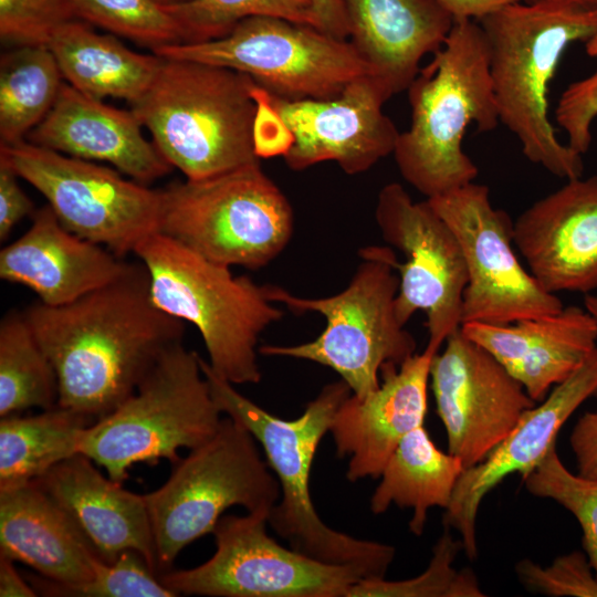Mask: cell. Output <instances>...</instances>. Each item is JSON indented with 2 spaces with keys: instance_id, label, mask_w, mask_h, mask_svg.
<instances>
[{
  "instance_id": "obj_1",
  "label": "cell",
  "mask_w": 597,
  "mask_h": 597,
  "mask_svg": "<svg viewBox=\"0 0 597 597\" xmlns=\"http://www.w3.org/2000/svg\"><path fill=\"white\" fill-rule=\"evenodd\" d=\"M23 313L55 368L59 406L94 421L132 396L185 334V322L154 303L139 260L73 302Z\"/></svg>"
},
{
  "instance_id": "obj_2",
  "label": "cell",
  "mask_w": 597,
  "mask_h": 597,
  "mask_svg": "<svg viewBox=\"0 0 597 597\" xmlns=\"http://www.w3.org/2000/svg\"><path fill=\"white\" fill-rule=\"evenodd\" d=\"M478 22L489 43L500 123L517 137L533 164L566 180L582 177V155L558 140L548 117V94L568 45L586 42L597 31V8L519 1Z\"/></svg>"
},
{
  "instance_id": "obj_3",
  "label": "cell",
  "mask_w": 597,
  "mask_h": 597,
  "mask_svg": "<svg viewBox=\"0 0 597 597\" xmlns=\"http://www.w3.org/2000/svg\"><path fill=\"white\" fill-rule=\"evenodd\" d=\"M407 91L411 123L392 153L402 178L427 198L474 181L479 169L462 149L464 133L471 124L486 133L500 123L489 43L479 22L454 21Z\"/></svg>"
},
{
  "instance_id": "obj_4",
  "label": "cell",
  "mask_w": 597,
  "mask_h": 597,
  "mask_svg": "<svg viewBox=\"0 0 597 597\" xmlns=\"http://www.w3.org/2000/svg\"><path fill=\"white\" fill-rule=\"evenodd\" d=\"M200 367L222 413L253 434L275 473L281 496L268 517L273 531L286 540L290 547L308 557L359 567L369 578L385 577L396 548L331 528L318 516L310 493V474L317 447L329 431L338 407L352 394L346 383L341 379L325 385L298 418L285 420L239 392L202 357Z\"/></svg>"
},
{
  "instance_id": "obj_5",
  "label": "cell",
  "mask_w": 597,
  "mask_h": 597,
  "mask_svg": "<svg viewBox=\"0 0 597 597\" xmlns=\"http://www.w3.org/2000/svg\"><path fill=\"white\" fill-rule=\"evenodd\" d=\"M258 85L228 67L163 59L132 111L171 167L186 179H206L259 161Z\"/></svg>"
},
{
  "instance_id": "obj_6",
  "label": "cell",
  "mask_w": 597,
  "mask_h": 597,
  "mask_svg": "<svg viewBox=\"0 0 597 597\" xmlns=\"http://www.w3.org/2000/svg\"><path fill=\"white\" fill-rule=\"evenodd\" d=\"M134 254L147 269L154 303L198 329L211 369L233 385L258 384L260 336L284 315L268 285L234 275L159 232Z\"/></svg>"
},
{
  "instance_id": "obj_7",
  "label": "cell",
  "mask_w": 597,
  "mask_h": 597,
  "mask_svg": "<svg viewBox=\"0 0 597 597\" xmlns=\"http://www.w3.org/2000/svg\"><path fill=\"white\" fill-rule=\"evenodd\" d=\"M394 255L388 247L360 249L362 261L350 282L331 296L303 297L281 286L268 285L273 303L295 314L317 313L325 320V327L313 341L263 345L259 353L329 367L359 398L377 389L383 365H400L417 348L415 337L396 315L399 276L391 263Z\"/></svg>"
},
{
  "instance_id": "obj_8",
  "label": "cell",
  "mask_w": 597,
  "mask_h": 597,
  "mask_svg": "<svg viewBox=\"0 0 597 597\" xmlns=\"http://www.w3.org/2000/svg\"><path fill=\"white\" fill-rule=\"evenodd\" d=\"M222 411L200 367V356L182 343L170 348L136 391L108 415L85 427L77 453L103 467L117 482L135 463H171L178 450L209 440Z\"/></svg>"
},
{
  "instance_id": "obj_9",
  "label": "cell",
  "mask_w": 597,
  "mask_h": 597,
  "mask_svg": "<svg viewBox=\"0 0 597 597\" xmlns=\"http://www.w3.org/2000/svg\"><path fill=\"white\" fill-rule=\"evenodd\" d=\"M158 232L224 266L258 270L287 247L290 201L260 161L160 190Z\"/></svg>"
},
{
  "instance_id": "obj_10",
  "label": "cell",
  "mask_w": 597,
  "mask_h": 597,
  "mask_svg": "<svg viewBox=\"0 0 597 597\" xmlns=\"http://www.w3.org/2000/svg\"><path fill=\"white\" fill-rule=\"evenodd\" d=\"M256 442L245 427L227 416L209 440L172 463L161 486L143 494L159 574L171 569L187 545L212 533L227 509L239 505L247 513L269 515L279 502L280 483Z\"/></svg>"
},
{
  "instance_id": "obj_11",
  "label": "cell",
  "mask_w": 597,
  "mask_h": 597,
  "mask_svg": "<svg viewBox=\"0 0 597 597\" xmlns=\"http://www.w3.org/2000/svg\"><path fill=\"white\" fill-rule=\"evenodd\" d=\"M153 53L241 72L287 100L332 98L371 74L348 40L274 17L247 18L220 39L164 45Z\"/></svg>"
},
{
  "instance_id": "obj_12",
  "label": "cell",
  "mask_w": 597,
  "mask_h": 597,
  "mask_svg": "<svg viewBox=\"0 0 597 597\" xmlns=\"http://www.w3.org/2000/svg\"><path fill=\"white\" fill-rule=\"evenodd\" d=\"M17 175L48 200L64 228L118 258L158 232L160 190L115 168L71 157L30 142L0 146Z\"/></svg>"
},
{
  "instance_id": "obj_13",
  "label": "cell",
  "mask_w": 597,
  "mask_h": 597,
  "mask_svg": "<svg viewBox=\"0 0 597 597\" xmlns=\"http://www.w3.org/2000/svg\"><path fill=\"white\" fill-rule=\"evenodd\" d=\"M268 514L222 515L216 552L189 569H168L159 580L177 596L346 597L368 574L355 566L325 563L284 547L266 533Z\"/></svg>"
},
{
  "instance_id": "obj_14",
  "label": "cell",
  "mask_w": 597,
  "mask_h": 597,
  "mask_svg": "<svg viewBox=\"0 0 597 597\" xmlns=\"http://www.w3.org/2000/svg\"><path fill=\"white\" fill-rule=\"evenodd\" d=\"M375 220L385 242L405 256L404 262L396 255L391 261L399 276L397 318L406 326L416 312H423L427 347L439 352L462 324L468 272L461 245L428 199L413 201L397 182L378 192Z\"/></svg>"
},
{
  "instance_id": "obj_15",
  "label": "cell",
  "mask_w": 597,
  "mask_h": 597,
  "mask_svg": "<svg viewBox=\"0 0 597 597\" xmlns=\"http://www.w3.org/2000/svg\"><path fill=\"white\" fill-rule=\"evenodd\" d=\"M427 199L454 232L465 260L462 324H510L564 307L519 261L513 221L492 206L488 186L472 181Z\"/></svg>"
},
{
  "instance_id": "obj_16",
  "label": "cell",
  "mask_w": 597,
  "mask_h": 597,
  "mask_svg": "<svg viewBox=\"0 0 597 597\" xmlns=\"http://www.w3.org/2000/svg\"><path fill=\"white\" fill-rule=\"evenodd\" d=\"M444 344L431 362V388L446 428L448 452L467 469L483 461L535 401L461 329Z\"/></svg>"
},
{
  "instance_id": "obj_17",
  "label": "cell",
  "mask_w": 597,
  "mask_h": 597,
  "mask_svg": "<svg viewBox=\"0 0 597 597\" xmlns=\"http://www.w3.org/2000/svg\"><path fill=\"white\" fill-rule=\"evenodd\" d=\"M391 96L371 74L352 81L332 98L287 100L269 92L292 139L283 156L287 167L300 171L335 161L347 175L370 169L394 153L400 134L383 112Z\"/></svg>"
},
{
  "instance_id": "obj_18",
  "label": "cell",
  "mask_w": 597,
  "mask_h": 597,
  "mask_svg": "<svg viewBox=\"0 0 597 597\" xmlns=\"http://www.w3.org/2000/svg\"><path fill=\"white\" fill-rule=\"evenodd\" d=\"M591 397H597V348L538 406L527 409L483 461L463 470L443 523L460 533L469 559L478 556L476 516L485 495L507 475L520 473L524 478L532 472L556 444L563 425Z\"/></svg>"
},
{
  "instance_id": "obj_19",
  "label": "cell",
  "mask_w": 597,
  "mask_h": 597,
  "mask_svg": "<svg viewBox=\"0 0 597 597\" xmlns=\"http://www.w3.org/2000/svg\"><path fill=\"white\" fill-rule=\"evenodd\" d=\"M513 242L549 293L597 290V175L567 180L513 222Z\"/></svg>"
},
{
  "instance_id": "obj_20",
  "label": "cell",
  "mask_w": 597,
  "mask_h": 597,
  "mask_svg": "<svg viewBox=\"0 0 597 597\" xmlns=\"http://www.w3.org/2000/svg\"><path fill=\"white\" fill-rule=\"evenodd\" d=\"M437 353L426 346L400 365H383L377 389L363 398L350 394L338 407L329 431L337 455L349 457V481L379 478L404 437L423 425L430 366Z\"/></svg>"
},
{
  "instance_id": "obj_21",
  "label": "cell",
  "mask_w": 597,
  "mask_h": 597,
  "mask_svg": "<svg viewBox=\"0 0 597 597\" xmlns=\"http://www.w3.org/2000/svg\"><path fill=\"white\" fill-rule=\"evenodd\" d=\"M0 554L35 569L41 577L28 582L43 596L90 582L98 556L72 517L32 481L0 491Z\"/></svg>"
},
{
  "instance_id": "obj_22",
  "label": "cell",
  "mask_w": 597,
  "mask_h": 597,
  "mask_svg": "<svg viewBox=\"0 0 597 597\" xmlns=\"http://www.w3.org/2000/svg\"><path fill=\"white\" fill-rule=\"evenodd\" d=\"M130 111L109 106L63 83L46 116L28 134L29 142L80 159L103 161L144 185L171 166L142 133Z\"/></svg>"
},
{
  "instance_id": "obj_23",
  "label": "cell",
  "mask_w": 597,
  "mask_h": 597,
  "mask_svg": "<svg viewBox=\"0 0 597 597\" xmlns=\"http://www.w3.org/2000/svg\"><path fill=\"white\" fill-rule=\"evenodd\" d=\"M129 263L70 232L48 206L30 228L0 251L1 280L33 291L39 302L67 304L122 275Z\"/></svg>"
},
{
  "instance_id": "obj_24",
  "label": "cell",
  "mask_w": 597,
  "mask_h": 597,
  "mask_svg": "<svg viewBox=\"0 0 597 597\" xmlns=\"http://www.w3.org/2000/svg\"><path fill=\"white\" fill-rule=\"evenodd\" d=\"M461 332L490 353L534 401L567 379L597 348V323L584 308L510 324L469 322Z\"/></svg>"
},
{
  "instance_id": "obj_25",
  "label": "cell",
  "mask_w": 597,
  "mask_h": 597,
  "mask_svg": "<svg viewBox=\"0 0 597 597\" xmlns=\"http://www.w3.org/2000/svg\"><path fill=\"white\" fill-rule=\"evenodd\" d=\"M32 482L72 517L103 561L112 563L122 552L133 549L159 574L144 495L105 478L81 453L59 462Z\"/></svg>"
},
{
  "instance_id": "obj_26",
  "label": "cell",
  "mask_w": 597,
  "mask_h": 597,
  "mask_svg": "<svg viewBox=\"0 0 597 597\" xmlns=\"http://www.w3.org/2000/svg\"><path fill=\"white\" fill-rule=\"evenodd\" d=\"M348 41L391 95L409 87L427 54L446 42L453 17L436 0H343Z\"/></svg>"
},
{
  "instance_id": "obj_27",
  "label": "cell",
  "mask_w": 597,
  "mask_h": 597,
  "mask_svg": "<svg viewBox=\"0 0 597 597\" xmlns=\"http://www.w3.org/2000/svg\"><path fill=\"white\" fill-rule=\"evenodd\" d=\"M46 45L67 84L94 98H124L130 105L149 87L163 61L129 50L78 19L59 28Z\"/></svg>"
},
{
  "instance_id": "obj_28",
  "label": "cell",
  "mask_w": 597,
  "mask_h": 597,
  "mask_svg": "<svg viewBox=\"0 0 597 597\" xmlns=\"http://www.w3.org/2000/svg\"><path fill=\"white\" fill-rule=\"evenodd\" d=\"M464 470L462 461L440 450L422 426L410 431L388 459L370 510L381 514L394 503L413 511L410 532L421 535L430 507L447 509L455 484Z\"/></svg>"
},
{
  "instance_id": "obj_29",
  "label": "cell",
  "mask_w": 597,
  "mask_h": 597,
  "mask_svg": "<svg viewBox=\"0 0 597 597\" xmlns=\"http://www.w3.org/2000/svg\"><path fill=\"white\" fill-rule=\"evenodd\" d=\"M93 422L59 405L33 416L0 418V491L27 484L76 454L82 430Z\"/></svg>"
},
{
  "instance_id": "obj_30",
  "label": "cell",
  "mask_w": 597,
  "mask_h": 597,
  "mask_svg": "<svg viewBox=\"0 0 597 597\" xmlns=\"http://www.w3.org/2000/svg\"><path fill=\"white\" fill-rule=\"evenodd\" d=\"M48 45H22L0 60V139L15 144L46 116L62 86Z\"/></svg>"
},
{
  "instance_id": "obj_31",
  "label": "cell",
  "mask_w": 597,
  "mask_h": 597,
  "mask_svg": "<svg viewBox=\"0 0 597 597\" xmlns=\"http://www.w3.org/2000/svg\"><path fill=\"white\" fill-rule=\"evenodd\" d=\"M59 405L55 368L23 311H10L0 322V418L30 408Z\"/></svg>"
},
{
  "instance_id": "obj_32",
  "label": "cell",
  "mask_w": 597,
  "mask_h": 597,
  "mask_svg": "<svg viewBox=\"0 0 597 597\" xmlns=\"http://www.w3.org/2000/svg\"><path fill=\"white\" fill-rule=\"evenodd\" d=\"M75 19L151 50L187 43L186 31L170 3L158 0H69Z\"/></svg>"
},
{
  "instance_id": "obj_33",
  "label": "cell",
  "mask_w": 597,
  "mask_h": 597,
  "mask_svg": "<svg viewBox=\"0 0 597 597\" xmlns=\"http://www.w3.org/2000/svg\"><path fill=\"white\" fill-rule=\"evenodd\" d=\"M170 6L186 31L187 43L220 39L251 17L281 18L316 28L312 0H185Z\"/></svg>"
},
{
  "instance_id": "obj_34",
  "label": "cell",
  "mask_w": 597,
  "mask_h": 597,
  "mask_svg": "<svg viewBox=\"0 0 597 597\" xmlns=\"http://www.w3.org/2000/svg\"><path fill=\"white\" fill-rule=\"evenodd\" d=\"M462 548V541L454 540L444 525L422 574L396 582L385 577L364 578L348 590L346 597H483L474 573L469 568L455 570L453 567Z\"/></svg>"
},
{
  "instance_id": "obj_35",
  "label": "cell",
  "mask_w": 597,
  "mask_h": 597,
  "mask_svg": "<svg viewBox=\"0 0 597 597\" xmlns=\"http://www.w3.org/2000/svg\"><path fill=\"white\" fill-rule=\"evenodd\" d=\"M524 482L531 494L556 501L577 519L584 549L597 577V479L568 471L554 444Z\"/></svg>"
},
{
  "instance_id": "obj_36",
  "label": "cell",
  "mask_w": 597,
  "mask_h": 597,
  "mask_svg": "<svg viewBox=\"0 0 597 597\" xmlns=\"http://www.w3.org/2000/svg\"><path fill=\"white\" fill-rule=\"evenodd\" d=\"M176 597L151 570L143 555L133 549L122 552L107 563L96 557L90 582L55 594V597Z\"/></svg>"
},
{
  "instance_id": "obj_37",
  "label": "cell",
  "mask_w": 597,
  "mask_h": 597,
  "mask_svg": "<svg viewBox=\"0 0 597 597\" xmlns=\"http://www.w3.org/2000/svg\"><path fill=\"white\" fill-rule=\"evenodd\" d=\"M74 19L69 0H0L1 40L17 46L46 45Z\"/></svg>"
},
{
  "instance_id": "obj_38",
  "label": "cell",
  "mask_w": 597,
  "mask_h": 597,
  "mask_svg": "<svg viewBox=\"0 0 597 597\" xmlns=\"http://www.w3.org/2000/svg\"><path fill=\"white\" fill-rule=\"evenodd\" d=\"M521 582L531 590L553 597H597V577L587 555L580 552L556 557L542 567L530 559L516 565Z\"/></svg>"
},
{
  "instance_id": "obj_39",
  "label": "cell",
  "mask_w": 597,
  "mask_h": 597,
  "mask_svg": "<svg viewBox=\"0 0 597 597\" xmlns=\"http://www.w3.org/2000/svg\"><path fill=\"white\" fill-rule=\"evenodd\" d=\"M597 116V70L563 92L555 119L567 134V145L582 156L591 143V124Z\"/></svg>"
},
{
  "instance_id": "obj_40",
  "label": "cell",
  "mask_w": 597,
  "mask_h": 597,
  "mask_svg": "<svg viewBox=\"0 0 597 597\" xmlns=\"http://www.w3.org/2000/svg\"><path fill=\"white\" fill-rule=\"evenodd\" d=\"M20 178L6 159L0 157V241L25 217L33 216L34 205L18 182Z\"/></svg>"
},
{
  "instance_id": "obj_41",
  "label": "cell",
  "mask_w": 597,
  "mask_h": 597,
  "mask_svg": "<svg viewBox=\"0 0 597 597\" xmlns=\"http://www.w3.org/2000/svg\"><path fill=\"white\" fill-rule=\"evenodd\" d=\"M578 474L597 479V411L585 412L576 422L570 438Z\"/></svg>"
},
{
  "instance_id": "obj_42",
  "label": "cell",
  "mask_w": 597,
  "mask_h": 597,
  "mask_svg": "<svg viewBox=\"0 0 597 597\" xmlns=\"http://www.w3.org/2000/svg\"><path fill=\"white\" fill-rule=\"evenodd\" d=\"M316 29L342 40H348V22L343 0H312Z\"/></svg>"
},
{
  "instance_id": "obj_43",
  "label": "cell",
  "mask_w": 597,
  "mask_h": 597,
  "mask_svg": "<svg viewBox=\"0 0 597 597\" xmlns=\"http://www.w3.org/2000/svg\"><path fill=\"white\" fill-rule=\"evenodd\" d=\"M457 20H475L522 0H436Z\"/></svg>"
},
{
  "instance_id": "obj_44",
  "label": "cell",
  "mask_w": 597,
  "mask_h": 597,
  "mask_svg": "<svg viewBox=\"0 0 597 597\" xmlns=\"http://www.w3.org/2000/svg\"><path fill=\"white\" fill-rule=\"evenodd\" d=\"M13 559L0 554V596L34 597L36 590L25 582L13 565Z\"/></svg>"
},
{
  "instance_id": "obj_45",
  "label": "cell",
  "mask_w": 597,
  "mask_h": 597,
  "mask_svg": "<svg viewBox=\"0 0 597 597\" xmlns=\"http://www.w3.org/2000/svg\"><path fill=\"white\" fill-rule=\"evenodd\" d=\"M584 306L597 323V294H585Z\"/></svg>"
},
{
  "instance_id": "obj_46",
  "label": "cell",
  "mask_w": 597,
  "mask_h": 597,
  "mask_svg": "<svg viewBox=\"0 0 597 597\" xmlns=\"http://www.w3.org/2000/svg\"><path fill=\"white\" fill-rule=\"evenodd\" d=\"M523 2H526V3H536V2H546V1H565V2H570V3H575L577 6H580V7H585V8H597V0H522Z\"/></svg>"
},
{
  "instance_id": "obj_47",
  "label": "cell",
  "mask_w": 597,
  "mask_h": 597,
  "mask_svg": "<svg viewBox=\"0 0 597 597\" xmlns=\"http://www.w3.org/2000/svg\"><path fill=\"white\" fill-rule=\"evenodd\" d=\"M585 49L590 57H597V31L585 42Z\"/></svg>"
},
{
  "instance_id": "obj_48",
  "label": "cell",
  "mask_w": 597,
  "mask_h": 597,
  "mask_svg": "<svg viewBox=\"0 0 597 597\" xmlns=\"http://www.w3.org/2000/svg\"><path fill=\"white\" fill-rule=\"evenodd\" d=\"M160 2H164V3H172V2H179V1H185V0H158Z\"/></svg>"
}]
</instances>
